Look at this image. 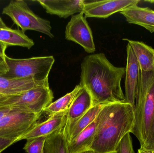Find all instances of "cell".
Returning a JSON list of instances; mask_svg holds the SVG:
<instances>
[{"label":"cell","instance_id":"3957f363","mask_svg":"<svg viewBox=\"0 0 154 153\" xmlns=\"http://www.w3.org/2000/svg\"><path fill=\"white\" fill-rule=\"evenodd\" d=\"M134 112L135 126L132 134L138 139L140 148L154 151V71H141Z\"/></svg>","mask_w":154,"mask_h":153},{"label":"cell","instance_id":"44dd1931","mask_svg":"<svg viewBox=\"0 0 154 153\" xmlns=\"http://www.w3.org/2000/svg\"><path fill=\"white\" fill-rule=\"evenodd\" d=\"M80 88L79 84L76 85L71 92L51 103L44 109L43 112L47 114L49 117L57 113L68 111Z\"/></svg>","mask_w":154,"mask_h":153},{"label":"cell","instance_id":"ac0fdd59","mask_svg":"<svg viewBox=\"0 0 154 153\" xmlns=\"http://www.w3.org/2000/svg\"><path fill=\"white\" fill-rule=\"evenodd\" d=\"M97 126L96 118L75 139L67 143L68 153H79L88 150L93 142Z\"/></svg>","mask_w":154,"mask_h":153},{"label":"cell","instance_id":"277c9868","mask_svg":"<svg viewBox=\"0 0 154 153\" xmlns=\"http://www.w3.org/2000/svg\"><path fill=\"white\" fill-rule=\"evenodd\" d=\"M6 61L9 71L2 75L4 77L11 79H31L38 82L49 83V75L55 60L52 56L14 59L6 55Z\"/></svg>","mask_w":154,"mask_h":153},{"label":"cell","instance_id":"f1b7e54d","mask_svg":"<svg viewBox=\"0 0 154 153\" xmlns=\"http://www.w3.org/2000/svg\"><path fill=\"white\" fill-rule=\"evenodd\" d=\"M144 1L154 4V0H147V1Z\"/></svg>","mask_w":154,"mask_h":153},{"label":"cell","instance_id":"e0dca14e","mask_svg":"<svg viewBox=\"0 0 154 153\" xmlns=\"http://www.w3.org/2000/svg\"><path fill=\"white\" fill-rule=\"evenodd\" d=\"M0 42L7 46H17L30 49L34 45L32 39L20 29L0 28Z\"/></svg>","mask_w":154,"mask_h":153},{"label":"cell","instance_id":"d6986e66","mask_svg":"<svg viewBox=\"0 0 154 153\" xmlns=\"http://www.w3.org/2000/svg\"><path fill=\"white\" fill-rule=\"evenodd\" d=\"M106 104H99L92 107L75 123L66 136L67 143L73 141L96 119L97 116Z\"/></svg>","mask_w":154,"mask_h":153},{"label":"cell","instance_id":"484cf974","mask_svg":"<svg viewBox=\"0 0 154 153\" xmlns=\"http://www.w3.org/2000/svg\"><path fill=\"white\" fill-rule=\"evenodd\" d=\"M138 153H154V151L145 150L140 148V149H138Z\"/></svg>","mask_w":154,"mask_h":153},{"label":"cell","instance_id":"30bf717a","mask_svg":"<svg viewBox=\"0 0 154 153\" xmlns=\"http://www.w3.org/2000/svg\"><path fill=\"white\" fill-rule=\"evenodd\" d=\"M126 50L127 57L125 68V93L124 102L129 103L134 107L140 88L141 71L136 57L128 43L127 46Z\"/></svg>","mask_w":154,"mask_h":153},{"label":"cell","instance_id":"5b68a950","mask_svg":"<svg viewBox=\"0 0 154 153\" xmlns=\"http://www.w3.org/2000/svg\"><path fill=\"white\" fill-rule=\"evenodd\" d=\"M53 99V92L49 85H38L21 93L0 94V107H11L34 114H42Z\"/></svg>","mask_w":154,"mask_h":153},{"label":"cell","instance_id":"603a6c76","mask_svg":"<svg viewBox=\"0 0 154 153\" xmlns=\"http://www.w3.org/2000/svg\"><path fill=\"white\" fill-rule=\"evenodd\" d=\"M116 153H135L130 134L126 135L119 143Z\"/></svg>","mask_w":154,"mask_h":153},{"label":"cell","instance_id":"8992f818","mask_svg":"<svg viewBox=\"0 0 154 153\" xmlns=\"http://www.w3.org/2000/svg\"><path fill=\"white\" fill-rule=\"evenodd\" d=\"M42 114L17 108L0 107V137L17 140L38 122Z\"/></svg>","mask_w":154,"mask_h":153},{"label":"cell","instance_id":"7a4b0ae2","mask_svg":"<svg viewBox=\"0 0 154 153\" xmlns=\"http://www.w3.org/2000/svg\"><path fill=\"white\" fill-rule=\"evenodd\" d=\"M97 120L94 139L88 150L95 153H116L122 139L134 127V107L125 102L106 104Z\"/></svg>","mask_w":154,"mask_h":153},{"label":"cell","instance_id":"9c48e42d","mask_svg":"<svg viewBox=\"0 0 154 153\" xmlns=\"http://www.w3.org/2000/svg\"><path fill=\"white\" fill-rule=\"evenodd\" d=\"M140 1L139 0H84L83 12L86 18L106 19L132 5H137Z\"/></svg>","mask_w":154,"mask_h":153},{"label":"cell","instance_id":"4316f807","mask_svg":"<svg viewBox=\"0 0 154 153\" xmlns=\"http://www.w3.org/2000/svg\"><path fill=\"white\" fill-rule=\"evenodd\" d=\"M6 24L4 23L1 17H0V28H7Z\"/></svg>","mask_w":154,"mask_h":153},{"label":"cell","instance_id":"7c38bea8","mask_svg":"<svg viewBox=\"0 0 154 153\" xmlns=\"http://www.w3.org/2000/svg\"><path fill=\"white\" fill-rule=\"evenodd\" d=\"M66 112L57 113L49 117L47 120L37 123L31 129L20 137L17 142L22 140L39 137H47L54 132L66 126L67 121Z\"/></svg>","mask_w":154,"mask_h":153},{"label":"cell","instance_id":"6da1fadb","mask_svg":"<svg viewBox=\"0 0 154 153\" xmlns=\"http://www.w3.org/2000/svg\"><path fill=\"white\" fill-rule=\"evenodd\" d=\"M80 83L89 93L93 106L124 102L121 81L125 68L112 64L103 53L85 57L81 63Z\"/></svg>","mask_w":154,"mask_h":153},{"label":"cell","instance_id":"7402d4cb","mask_svg":"<svg viewBox=\"0 0 154 153\" xmlns=\"http://www.w3.org/2000/svg\"><path fill=\"white\" fill-rule=\"evenodd\" d=\"M47 137H39L27 139L23 150L27 153H42Z\"/></svg>","mask_w":154,"mask_h":153},{"label":"cell","instance_id":"5bb4252c","mask_svg":"<svg viewBox=\"0 0 154 153\" xmlns=\"http://www.w3.org/2000/svg\"><path fill=\"white\" fill-rule=\"evenodd\" d=\"M130 24L142 26L151 33L154 32V11L148 7L132 5L120 12Z\"/></svg>","mask_w":154,"mask_h":153},{"label":"cell","instance_id":"d4e9b609","mask_svg":"<svg viewBox=\"0 0 154 153\" xmlns=\"http://www.w3.org/2000/svg\"><path fill=\"white\" fill-rule=\"evenodd\" d=\"M15 143L16 140L14 139L0 137V153Z\"/></svg>","mask_w":154,"mask_h":153},{"label":"cell","instance_id":"cb8c5ba5","mask_svg":"<svg viewBox=\"0 0 154 153\" xmlns=\"http://www.w3.org/2000/svg\"><path fill=\"white\" fill-rule=\"evenodd\" d=\"M7 46L0 42V75H5L9 71L8 65L6 61L5 50Z\"/></svg>","mask_w":154,"mask_h":153},{"label":"cell","instance_id":"ffe728a7","mask_svg":"<svg viewBox=\"0 0 154 153\" xmlns=\"http://www.w3.org/2000/svg\"><path fill=\"white\" fill-rule=\"evenodd\" d=\"M64 127L46 137L44 153H68Z\"/></svg>","mask_w":154,"mask_h":153},{"label":"cell","instance_id":"52a82bcc","mask_svg":"<svg viewBox=\"0 0 154 153\" xmlns=\"http://www.w3.org/2000/svg\"><path fill=\"white\" fill-rule=\"evenodd\" d=\"M2 13L9 16L23 32L27 30L35 31L43 33L51 38H54L50 22L35 14L25 1H11L3 9Z\"/></svg>","mask_w":154,"mask_h":153},{"label":"cell","instance_id":"9a60e30c","mask_svg":"<svg viewBox=\"0 0 154 153\" xmlns=\"http://www.w3.org/2000/svg\"><path fill=\"white\" fill-rule=\"evenodd\" d=\"M128 42L136 57L142 72L154 71V49L142 41L123 39Z\"/></svg>","mask_w":154,"mask_h":153},{"label":"cell","instance_id":"83f0119b","mask_svg":"<svg viewBox=\"0 0 154 153\" xmlns=\"http://www.w3.org/2000/svg\"><path fill=\"white\" fill-rule=\"evenodd\" d=\"M79 153H95L93 151L91 150H87L86 151H83V152H81Z\"/></svg>","mask_w":154,"mask_h":153},{"label":"cell","instance_id":"2e32d148","mask_svg":"<svg viewBox=\"0 0 154 153\" xmlns=\"http://www.w3.org/2000/svg\"><path fill=\"white\" fill-rule=\"evenodd\" d=\"M38 85H49L29 79H11L0 75V94H17L29 90Z\"/></svg>","mask_w":154,"mask_h":153},{"label":"cell","instance_id":"f546056e","mask_svg":"<svg viewBox=\"0 0 154 153\" xmlns=\"http://www.w3.org/2000/svg\"><path fill=\"white\" fill-rule=\"evenodd\" d=\"M42 153H44V150H43V152H42Z\"/></svg>","mask_w":154,"mask_h":153},{"label":"cell","instance_id":"4fadbf2b","mask_svg":"<svg viewBox=\"0 0 154 153\" xmlns=\"http://www.w3.org/2000/svg\"><path fill=\"white\" fill-rule=\"evenodd\" d=\"M38 2L47 13L66 19L84 10V0H39Z\"/></svg>","mask_w":154,"mask_h":153},{"label":"cell","instance_id":"ba28073f","mask_svg":"<svg viewBox=\"0 0 154 153\" xmlns=\"http://www.w3.org/2000/svg\"><path fill=\"white\" fill-rule=\"evenodd\" d=\"M65 37L81 46L88 54L96 50L92 31L83 12L72 16L66 26Z\"/></svg>","mask_w":154,"mask_h":153},{"label":"cell","instance_id":"4dcf8cb0","mask_svg":"<svg viewBox=\"0 0 154 153\" xmlns=\"http://www.w3.org/2000/svg\"><path fill=\"white\" fill-rule=\"evenodd\" d=\"M116 153L113 152V153Z\"/></svg>","mask_w":154,"mask_h":153},{"label":"cell","instance_id":"8fae6325","mask_svg":"<svg viewBox=\"0 0 154 153\" xmlns=\"http://www.w3.org/2000/svg\"><path fill=\"white\" fill-rule=\"evenodd\" d=\"M93 107L92 99L86 88L81 85V88L76 95L67 113V121L64 127L65 134L77 121Z\"/></svg>","mask_w":154,"mask_h":153}]
</instances>
